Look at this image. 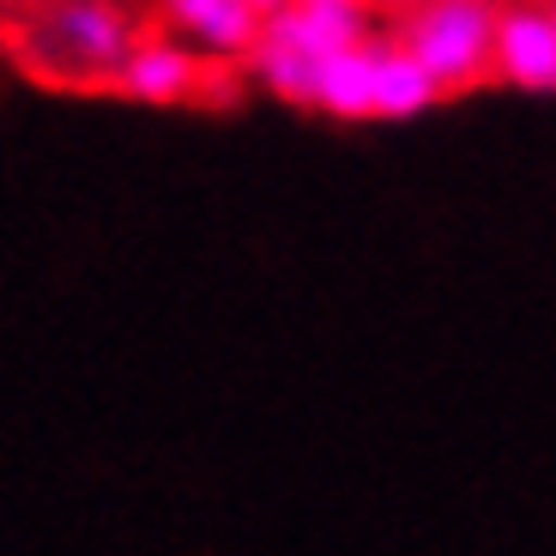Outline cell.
<instances>
[{
	"label": "cell",
	"instance_id": "6da1fadb",
	"mask_svg": "<svg viewBox=\"0 0 556 556\" xmlns=\"http://www.w3.org/2000/svg\"><path fill=\"white\" fill-rule=\"evenodd\" d=\"M13 49L49 85H115L134 49V13L122 0H42L18 18Z\"/></svg>",
	"mask_w": 556,
	"mask_h": 556
},
{
	"label": "cell",
	"instance_id": "7a4b0ae2",
	"mask_svg": "<svg viewBox=\"0 0 556 556\" xmlns=\"http://www.w3.org/2000/svg\"><path fill=\"white\" fill-rule=\"evenodd\" d=\"M363 37H369V7L363 0H291L285 13H273L261 25V42L249 49V73L273 98L308 110L315 67Z\"/></svg>",
	"mask_w": 556,
	"mask_h": 556
},
{
	"label": "cell",
	"instance_id": "3957f363",
	"mask_svg": "<svg viewBox=\"0 0 556 556\" xmlns=\"http://www.w3.org/2000/svg\"><path fill=\"white\" fill-rule=\"evenodd\" d=\"M496 0H412L400 13V49L435 79L442 98L472 91L490 73V49H496Z\"/></svg>",
	"mask_w": 556,
	"mask_h": 556
},
{
	"label": "cell",
	"instance_id": "277c9868",
	"mask_svg": "<svg viewBox=\"0 0 556 556\" xmlns=\"http://www.w3.org/2000/svg\"><path fill=\"white\" fill-rule=\"evenodd\" d=\"M490 73L515 91L532 98H556V13L515 0L496 13V49H490Z\"/></svg>",
	"mask_w": 556,
	"mask_h": 556
},
{
	"label": "cell",
	"instance_id": "5b68a950",
	"mask_svg": "<svg viewBox=\"0 0 556 556\" xmlns=\"http://www.w3.org/2000/svg\"><path fill=\"white\" fill-rule=\"evenodd\" d=\"M206 55H194L181 37H139L127 49L122 73H115V91L134 103H188V98H206Z\"/></svg>",
	"mask_w": 556,
	"mask_h": 556
},
{
	"label": "cell",
	"instance_id": "8992f818",
	"mask_svg": "<svg viewBox=\"0 0 556 556\" xmlns=\"http://www.w3.org/2000/svg\"><path fill=\"white\" fill-rule=\"evenodd\" d=\"M164 25L206 61H249L266 18L249 0H164Z\"/></svg>",
	"mask_w": 556,
	"mask_h": 556
},
{
	"label": "cell",
	"instance_id": "52a82bcc",
	"mask_svg": "<svg viewBox=\"0 0 556 556\" xmlns=\"http://www.w3.org/2000/svg\"><path fill=\"white\" fill-rule=\"evenodd\" d=\"M381 37L345 42L339 55H327L315 67V91H308V110L333 115V122H376V73H381Z\"/></svg>",
	"mask_w": 556,
	"mask_h": 556
},
{
	"label": "cell",
	"instance_id": "ba28073f",
	"mask_svg": "<svg viewBox=\"0 0 556 556\" xmlns=\"http://www.w3.org/2000/svg\"><path fill=\"white\" fill-rule=\"evenodd\" d=\"M435 103H442L435 79L405 55L400 42H388L381 49V73H376V122H412V115L435 110Z\"/></svg>",
	"mask_w": 556,
	"mask_h": 556
},
{
	"label": "cell",
	"instance_id": "9c48e42d",
	"mask_svg": "<svg viewBox=\"0 0 556 556\" xmlns=\"http://www.w3.org/2000/svg\"><path fill=\"white\" fill-rule=\"evenodd\" d=\"M249 7H254V13H261V18H273V13H285L291 0H249Z\"/></svg>",
	"mask_w": 556,
	"mask_h": 556
},
{
	"label": "cell",
	"instance_id": "30bf717a",
	"mask_svg": "<svg viewBox=\"0 0 556 556\" xmlns=\"http://www.w3.org/2000/svg\"><path fill=\"white\" fill-rule=\"evenodd\" d=\"M551 13H556V0H551Z\"/></svg>",
	"mask_w": 556,
	"mask_h": 556
}]
</instances>
